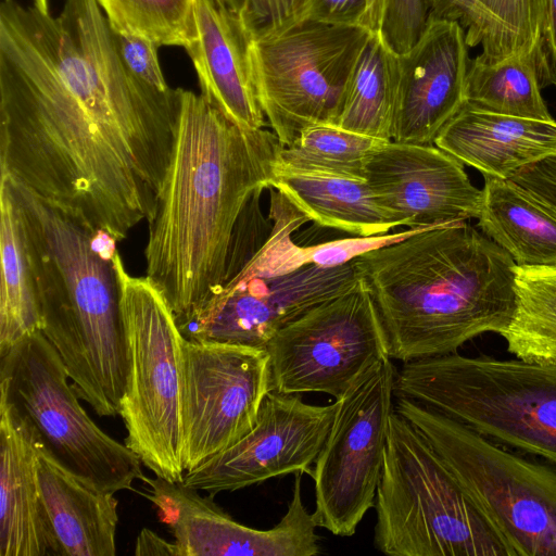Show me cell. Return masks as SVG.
<instances>
[{"label":"cell","instance_id":"obj_1","mask_svg":"<svg viewBox=\"0 0 556 556\" xmlns=\"http://www.w3.org/2000/svg\"><path fill=\"white\" fill-rule=\"evenodd\" d=\"M178 108L127 70L97 0H2L0 178L122 241L154 215Z\"/></svg>","mask_w":556,"mask_h":556},{"label":"cell","instance_id":"obj_2","mask_svg":"<svg viewBox=\"0 0 556 556\" xmlns=\"http://www.w3.org/2000/svg\"><path fill=\"white\" fill-rule=\"evenodd\" d=\"M175 140L144 250L147 276L182 329L226 285L239 222L270 187L275 132L239 125L201 93L178 88Z\"/></svg>","mask_w":556,"mask_h":556},{"label":"cell","instance_id":"obj_3","mask_svg":"<svg viewBox=\"0 0 556 556\" xmlns=\"http://www.w3.org/2000/svg\"><path fill=\"white\" fill-rule=\"evenodd\" d=\"M353 262L377 305L389 357L403 363L500 334L515 311V262L467 220L425 227Z\"/></svg>","mask_w":556,"mask_h":556},{"label":"cell","instance_id":"obj_4","mask_svg":"<svg viewBox=\"0 0 556 556\" xmlns=\"http://www.w3.org/2000/svg\"><path fill=\"white\" fill-rule=\"evenodd\" d=\"M9 181L24 210L40 331L58 352L79 399L99 416H116L126 378L115 267L118 241L83 217Z\"/></svg>","mask_w":556,"mask_h":556},{"label":"cell","instance_id":"obj_5","mask_svg":"<svg viewBox=\"0 0 556 556\" xmlns=\"http://www.w3.org/2000/svg\"><path fill=\"white\" fill-rule=\"evenodd\" d=\"M395 395L556 466V365L456 352L404 363Z\"/></svg>","mask_w":556,"mask_h":556},{"label":"cell","instance_id":"obj_6","mask_svg":"<svg viewBox=\"0 0 556 556\" xmlns=\"http://www.w3.org/2000/svg\"><path fill=\"white\" fill-rule=\"evenodd\" d=\"M374 544L393 556H509L429 441L395 409L376 493Z\"/></svg>","mask_w":556,"mask_h":556},{"label":"cell","instance_id":"obj_7","mask_svg":"<svg viewBox=\"0 0 556 556\" xmlns=\"http://www.w3.org/2000/svg\"><path fill=\"white\" fill-rule=\"evenodd\" d=\"M267 240L181 329L187 339L265 349L273 336L315 305L349 290L354 262L308 263L292 233L308 219L278 191Z\"/></svg>","mask_w":556,"mask_h":556},{"label":"cell","instance_id":"obj_8","mask_svg":"<svg viewBox=\"0 0 556 556\" xmlns=\"http://www.w3.org/2000/svg\"><path fill=\"white\" fill-rule=\"evenodd\" d=\"M395 412L432 445L505 543L509 556H556V466L396 396Z\"/></svg>","mask_w":556,"mask_h":556},{"label":"cell","instance_id":"obj_9","mask_svg":"<svg viewBox=\"0 0 556 556\" xmlns=\"http://www.w3.org/2000/svg\"><path fill=\"white\" fill-rule=\"evenodd\" d=\"M125 336L126 378L121 401L125 444L155 476L181 482V350L185 336L161 290L130 276L115 257Z\"/></svg>","mask_w":556,"mask_h":556},{"label":"cell","instance_id":"obj_10","mask_svg":"<svg viewBox=\"0 0 556 556\" xmlns=\"http://www.w3.org/2000/svg\"><path fill=\"white\" fill-rule=\"evenodd\" d=\"M55 349L36 331L0 355V400L36 431L43 448L72 472L116 493L144 480L140 458L88 416Z\"/></svg>","mask_w":556,"mask_h":556},{"label":"cell","instance_id":"obj_11","mask_svg":"<svg viewBox=\"0 0 556 556\" xmlns=\"http://www.w3.org/2000/svg\"><path fill=\"white\" fill-rule=\"evenodd\" d=\"M370 34L359 25L305 23L252 39L257 98L283 147L307 126L334 125Z\"/></svg>","mask_w":556,"mask_h":556},{"label":"cell","instance_id":"obj_12","mask_svg":"<svg viewBox=\"0 0 556 556\" xmlns=\"http://www.w3.org/2000/svg\"><path fill=\"white\" fill-rule=\"evenodd\" d=\"M270 390L342 397L389 357L386 330L366 281L324 301L279 329L266 345Z\"/></svg>","mask_w":556,"mask_h":556},{"label":"cell","instance_id":"obj_13","mask_svg":"<svg viewBox=\"0 0 556 556\" xmlns=\"http://www.w3.org/2000/svg\"><path fill=\"white\" fill-rule=\"evenodd\" d=\"M395 376L391 358L384 357L336 400L334 418L311 476L313 517L317 527L334 535L352 536L375 505L394 410Z\"/></svg>","mask_w":556,"mask_h":556},{"label":"cell","instance_id":"obj_14","mask_svg":"<svg viewBox=\"0 0 556 556\" xmlns=\"http://www.w3.org/2000/svg\"><path fill=\"white\" fill-rule=\"evenodd\" d=\"M182 465L192 470L245 435L270 391L266 349L198 342L181 350Z\"/></svg>","mask_w":556,"mask_h":556},{"label":"cell","instance_id":"obj_15","mask_svg":"<svg viewBox=\"0 0 556 556\" xmlns=\"http://www.w3.org/2000/svg\"><path fill=\"white\" fill-rule=\"evenodd\" d=\"M336 408V401L312 405L300 394L270 390L254 427L231 446L185 472L181 483L214 496L282 475L312 476Z\"/></svg>","mask_w":556,"mask_h":556},{"label":"cell","instance_id":"obj_16","mask_svg":"<svg viewBox=\"0 0 556 556\" xmlns=\"http://www.w3.org/2000/svg\"><path fill=\"white\" fill-rule=\"evenodd\" d=\"M301 472L295 473L292 498L280 521L258 530L236 521L199 490L164 478L143 480L144 496L172 532L180 556H314L319 553L317 525L305 508Z\"/></svg>","mask_w":556,"mask_h":556},{"label":"cell","instance_id":"obj_17","mask_svg":"<svg viewBox=\"0 0 556 556\" xmlns=\"http://www.w3.org/2000/svg\"><path fill=\"white\" fill-rule=\"evenodd\" d=\"M365 179L407 228L468 220L480 213L482 190L460 161L435 144L384 141L368 157Z\"/></svg>","mask_w":556,"mask_h":556},{"label":"cell","instance_id":"obj_18","mask_svg":"<svg viewBox=\"0 0 556 556\" xmlns=\"http://www.w3.org/2000/svg\"><path fill=\"white\" fill-rule=\"evenodd\" d=\"M459 22L429 18L416 42L399 54V87L392 141L432 144L465 103L469 66Z\"/></svg>","mask_w":556,"mask_h":556},{"label":"cell","instance_id":"obj_19","mask_svg":"<svg viewBox=\"0 0 556 556\" xmlns=\"http://www.w3.org/2000/svg\"><path fill=\"white\" fill-rule=\"evenodd\" d=\"M252 38L226 0H194L188 52L201 94L239 125L264 128L251 66Z\"/></svg>","mask_w":556,"mask_h":556},{"label":"cell","instance_id":"obj_20","mask_svg":"<svg viewBox=\"0 0 556 556\" xmlns=\"http://www.w3.org/2000/svg\"><path fill=\"white\" fill-rule=\"evenodd\" d=\"M30 422L0 400V556H61L41 500Z\"/></svg>","mask_w":556,"mask_h":556},{"label":"cell","instance_id":"obj_21","mask_svg":"<svg viewBox=\"0 0 556 556\" xmlns=\"http://www.w3.org/2000/svg\"><path fill=\"white\" fill-rule=\"evenodd\" d=\"M434 144L483 177L511 179L526 167L556 157V119L498 114L464 103Z\"/></svg>","mask_w":556,"mask_h":556},{"label":"cell","instance_id":"obj_22","mask_svg":"<svg viewBox=\"0 0 556 556\" xmlns=\"http://www.w3.org/2000/svg\"><path fill=\"white\" fill-rule=\"evenodd\" d=\"M41 500L61 556H114L115 493L72 472L42 446L37 457Z\"/></svg>","mask_w":556,"mask_h":556},{"label":"cell","instance_id":"obj_23","mask_svg":"<svg viewBox=\"0 0 556 556\" xmlns=\"http://www.w3.org/2000/svg\"><path fill=\"white\" fill-rule=\"evenodd\" d=\"M270 187L323 227L370 237L402 226L378 201L366 179L292 170L276 164Z\"/></svg>","mask_w":556,"mask_h":556},{"label":"cell","instance_id":"obj_24","mask_svg":"<svg viewBox=\"0 0 556 556\" xmlns=\"http://www.w3.org/2000/svg\"><path fill=\"white\" fill-rule=\"evenodd\" d=\"M478 228L518 266H556V212L513 179L484 177Z\"/></svg>","mask_w":556,"mask_h":556},{"label":"cell","instance_id":"obj_25","mask_svg":"<svg viewBox=\"0 0 556 556\" xmlns=\"http://www.w3.org/2000/svg\"><path fill=\"white\" fill-rule=\"evenodd\" d=\"M0 355L40 331L41 316L22 202L0 178Z\"/></svg>","mask_w":556,"mask_h":556},{"label":"cell","instance_id":"obj_26","mask_svg":"<svg viewBox=\"0 0 556 556\" xmlns=\"http://www.w3.org/2000/svg\"><path fill=\"white\" fill-rule=\"evenodd\" d=\"M397 87L399 54L371 31L351 73L334 126L392 140Z\"/></svg>","mask_w":556,"mask_h":556},{"label":"cell","instance_id":"obj_27","mask_svg":"<svg viewBox=\"0 0 556 556\" xmlns=\"http://www.w3.org/2000/svg\"><path fill=\"white\" fill-rule=\"evenodd\" d=\"M536 53L497 61L480 55L470 60L465 80V103L511 116L554 119L542 97Z\"/></svg>","mask_w":556,"mask_h":556},{"label":"cell","instance_id":"obj_28","mask_svg":"<svg viewBox=\"0 0 556 556\" xmlns=\"http://www.w3.org/2000/svg\"><path fill=\"white\" fill-rule=\"evenodd\" d=\"M516 304L500 333L516 358L556 365V266L515 265Z\"/></svg>","mask_w":556,"mask_h":556},{"label":"cell","instance_id":"obj_29","mask_svg":"<svg viewBox=\"0 0 556 556\" xmlns=\"http://www.w3.org/2000/svg\"><path fill=\"white\" fill-rule=\"evenodd\" d=\"M384 141L334 125L315 124L282 147L277 164L292 170L365 179L368 157Z\"/></svg>","mask_w":556,"mask_h":556},{"label":"cell","instance_id":"obj_30","mask_svg":"<svg viewBox=\"0 0 556 556\" xmlns=\"http://www.w3.org/2000/svg\"><path fill=\"white\" fill-rule=\"evenodd\" d=\"M484 17L483 60L536 53L542 40L548 0H476Z\"/></svg>","mask_w":556,"mask_h":556},{"label":"cell","instance_id":"obj_31","mask_svg":"<svg viewBox=\"0 0 556 556\" xmlns=\"http://www.w3.org/2000/svg\"><path fill=\"white\" fill-rule=\"evenodd\" d=\"M194 0H97L110 27L157 47L187 45Z\"/></svg>","mask_w":556,"mask_h":556},{"label":"cell","instance_id":"obj_32","mask_svg":"<svg viewBox=\"0 0 556 556\" xmlns=\"http://www.w3.org/2000/svg\"><path fill=\"white\" fill-rule=\"evenodd\" d=\"M365 11L366 0H247L240 14L255 39L305 23L363 26Z\"/></svg>","mask_w":556,"mask_h":556},{"label":"cell","instance_id":"obj_33","mask_svg":"<svg viewBox=\"0 0 556 556\" xmlns=\"http://www.w3.org/2000/svg\"><path fill=\"white\" fill-rule=\"evenodd\" d=\"M430 17L429 0H384L379 35L397 54L419 38Z\"/></svg>","mask_w":556,"mask_h":556},{"label":"cell","instance_id":"obj_34","mask_svg":"<svg viewBox=\"0 0 556 556\" xmlns=\"http://www.w3.org/2000/svg\"><path fill=\"white\" fill-rule=\"evenodd\" d=\"M112 35L124 65L142 85L162 96L170 97L176 93V89L168 86L162 73L155 43L113 29Z\"/></svg>","mask_w":556,"mask_h":556},{"label":"cell","instance_id":"obj_35","mask_svg":"<svg viewBox=\"0 0 556 556\" xmlns=\"http://www.w3.org/2000/svg\"><path fill=\"white\" fill-rule=\"evenodd\" d=\"M425 228V227H424ZM422 228H408L392 235H379L337 239L311 247H303L308 263L319 266L333 267L351 263L358 255L401 239L407 238Z\"/></svg>","mask_w":556,"mask_h":556},{"label":"cell","instance_id":"obj_36","mask_svg":"<svg viewBox=\"0 0 556 556\" xmlns=\"http://www.w3.org/2000/svg\"><path fill=\"white\" fill-rule=\"evenodd\" d=\"M429 18H448L460 23L468 47L480 46L485 17L476 0H429Z\"/></svg>","mask_w":556,"mask_h":556},{"label":"cell","instance_id":"obj_37","mask_svg":"<svg viewBox=\"0 0 556 556\" xmlns=\"http://www.w3.org/2000/svg\"><path fill=\"white\" fill-rule=\"evenodd\" d=\"M511 179L529 189L556 212V157L526 167Z\"/></svg>","mask_w":556,"mask_h":556},{"label":"cell","instance_id":"obj_38","mask_svg":"<svg viewBox=\"0 0 556 556\" xmlns=\"http://www.w3.org/2000/svg\"><path fill=\"white\" fill-rule=\"evenodd\" d=\"M542 89L556 87V0H548L544 34L536 51Z\"/></svg>","mask_w":556,"mask_h":556},{"label":"cell","instance_id":"obj_39","mask_svg":"<svg viewBox=\"0 0 556 556\" xmlns=\"http://www.w3.org/2000/svg\"><path fill=\"white\" fill-rule=\"evenodd\" d=\"M135 555L180 556L175 542H168L150 529H142L136 540Z\"/></svg>","mask_w":556,"mask_h":556},{"label":"cell","instance_id":"obj_40","mask_svg":"<svg viewBox=\"0 0 556 556\" xmlns=\"http://www.w3.org/2000/svg\"><path fill=\"white\" fill-rule=\"evenodd\" d=\"M384 0H366V11L363 26L372 33H379Z\"/></svg>","mask_w":556,"mask_h":556},{"label":"cell","instance_id":"obj_41","mask_svg":"<svg viewBox=\"0 0 556 556\" xmlns=\"http://www.w3.org/2000/svg\"><path fill=\"white\" fill-rule=\"evenodd\" d=\"M34 4H36L41 10L49 12L48 10V0H34Z\"/></svg>","mask_w":556,"mask_h":556}]
</instances>
